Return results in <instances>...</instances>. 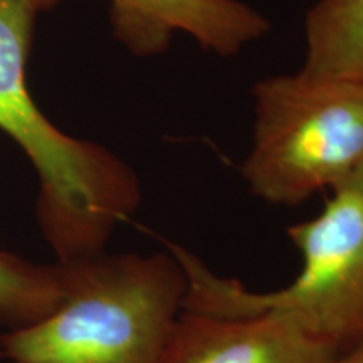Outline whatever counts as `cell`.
<instances>
[{
	"label": "cell",
	"mask_w": 363,
	"mask_h": 363,
	"mask_svg": "<svg viewBox=\"0 0 363 363\" xmlns=\"http://www.w3.org/2000/svg\"><path fill=\"white\" fill-rule=\"evenodd\" d=\"M57 262L61 305L38 323L0 335L4 362L162 363L187 293L172 251H103Z\"/></svg>",
	"instance_id": "cell-2"
},
{
	"label": "cell",
	"mask_w": 363,
	"mask_h": 363,
	"mask_svg": "<svg viewBox=\"0 0 363 363\" xmlns=\"http://www.w3.org/2000/svg\"><path fill=\"white\" fill-rule=\"evenodd\" d=\"M345 185H350L357 190V192H360L363 195V160L358 163V167L355 170H353V174L348 177L347 180L343 182Z\"/></svg>",
	"instance_id": "cell-10"
},
{
	"label": "cell",
	"mask_w": 363,
	"mask_h": 363,
	"mask_svg": "<svg viewBox=\"0 0 363 363\" xmlns=\"http://www.w3.org/2000/svg\"><path fill=\"white\" fill-rule=\"evenodd\" d=\"M335 363H363V340L340 353Z\"/></svg>",
	"instance_id": "cell-9"
},
{
	"label": "cell",
	"mask_w": 363,
	"mask_h": 363,
	"mask_svg": "<svg viewBox=\"0 0 363 363\" xmlns=\"http://www.w3.org/2000/svg\"><path fill=\"white\" fill-rule=\"evenodd\" d=\"M306 39L301 72L363 79V0H320L308 13Z\"/></svg>",
	"instance_id": "cell-7"
},
{
	"label": "cell",
	"mask_w": 363,
	"mask_h": 363,
	"mask_svg": "<svg viewBox=\"0 0 363 363\" xmlns=\"http://www.w3.org/2000/svg\"><path fill=\"white\" fill-rule=\"evenodd\" d=\"M62 298L65 276L57 261L35 264L0 251V325L17 330L38 323L61 305Z\"/></svg>",
	"instance_id": "cell-8"
},
{
	"label": "cell",
	"mask_w": 363,
	"mask_h": 363,
	"mask_svg": "<svg viewBox=\"0 0 363 363\" xmlns=\"http://www.w3.org/2000/svg\"><path fill=\"white\" fill-rule=\"evenodd\" d=\"M61 0H30L45 12ZM113 34L136 56L169 48L177 30L222 56H230L269 30L267 22L239 0H110Z\"/></svg>",
	"instance_id": "cell-5"
},
{
	"label": "cell",
	"mask_w": 363,
	"mask_h": 363,
	"mask_svg": "<svg viewBox=\"0 0 363 363\" xmlns=\"http://www.w3.org/2000/svg\"><path fill=\"white\" fill-rule=\"evenodd\" d=\"M38 12L30 0H0V130L19 145L39 177L35 216L57 261L103 252L142 201L133 169L101 145L65 133L27 88Z\"/></svg>",
	"instance_id": "cell-1"
},
{
	"label": "cell",
	"mask_w": 363,
	"mask_h": 363,
	"mask_svg": "<svg viewBox=\"0 0 363 363\" xmlns=\"http://www.w3.org/2000/svg\"><path fill=\"white\" fill-rule=\"evenodd\" d=\"M254 98L242 175L257 197L298 206L337 189L363 160V79L278 76L257 83Z\"/></svg>",
	"instance_id": "cell-4"
},
{
	"label": "cell",
	"mask_w": 363,
	"mask_h": 363,
	"mask_svg": "<svg viewBox=\"0 0 363 363\" xmlns=\"http://www.w3.org/2000/svg\"><path fill=\"white\" fill-rule=\"evenodd\" d=\"M301 254L298 278L256 293L169 244L187 278L184 310L227 318L278 316L342 353L363 340V195L338 185L315 219L288 227Z\"/></svg>",
	"instance_id": "cell-3"
},
{
	"label": "cell",
	"mask_w": 363,
	"mask_h": 363,
	"mask_svg": "<svg viewBox=\"0 0 363 363\" xmlns=\"http://www.w3.org/2000/svg\"><path fill=\"white\" fill-rule=\"evenodd\" d=\"M338 348L278 316L227 318L184 310L162 363H335Z\"/></svg>",
	"instance_id": "cell-6"
}]
</instances>
